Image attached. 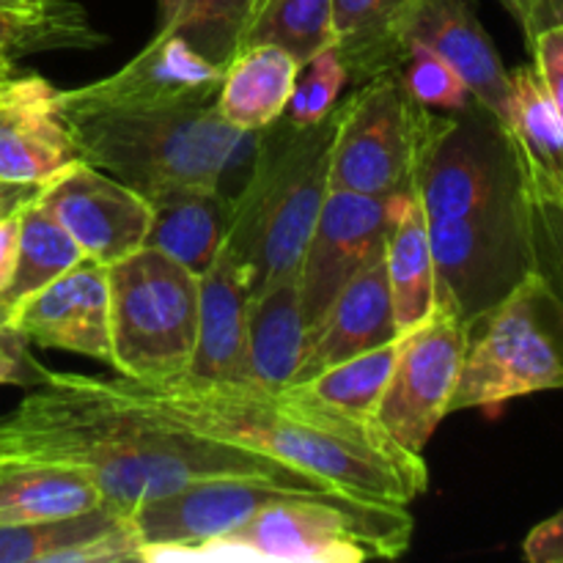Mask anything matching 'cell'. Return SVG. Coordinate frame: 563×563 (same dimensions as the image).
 Listing matches in <instances>:
<instances>
[{
	"label": "cell",
	"instance_id": "obj_1",
	"mask_svg": "<svg viewBox=\"0 0 563 563\" xmlns=\"http://www.w3.org/2000/svg\"><path fill=\"white\" fill-rule=\"evenodd\" d=\"M0 460L80 467L102 504L126 517L146 500L209 478H262L297 493L352 498L273 456L165 421L121 394L113 379L49 368L0 418Z\"/></svg>",
	"mask_w": 563,
	"mask_h": 563
},
{
	"label": "cell",
	"instance_id": "obj_2",
	"mask_svg": "<svg viewBox=\"0 0 563 563\" xmlns=\"http://www.w3.org/2000/svg\"><path fill=\"white\" fill-rule=\"evenodd\" d=\"M115 388L203 438L286 462L352 498L407 506L429 489L423 456L396 445L377 418H357L302 385L264 390L251 383H207L187 374L113 379Z\"/></svg>",
	"mask_w": 563,
	"mask_h": 563
},
{
	"label": "cell",
	"instance_id": "obj_3",
	"mask_svg": "<svg viewBox=\"0 0 563 563\" xmlns=\"http://www.w3.org/2000/svg\"><path fill=\"white\" fill-rule=\"evenodd\" d=\"M64 121L82 163L115 176L146 201L174 190L220 187L223 176L258 146V132L231 126L214 104Z\"/></svg>",
	"mask_w": 563,
	"mask_h": 563
},
{
	"label": "cell",
	"instance_id": "obj_4",
	"mask_svg": "<svg viewBox=\"0 0 563 563\" xmlns=\"http://www.w3.org/2000/svg\"><path fill=\"white\" fill-rule=\"evenodd\" d=\"M335 110L297 130L284 119L258 132L251 179L234 198L229 242L247 258L253 291L297 278L319 209L330 192Z\"/></svg>",
	"mask_w": 563,
	"mask_h": 563
},
{
	"label": "cell",
	"instance_id": "obj_5",
	"mask_svg": "<svg viewBox=\"0 0 563 563\" xmlns=\"http://www.w3.org/2000/svg\"><path fill=\"white\" fill-rule=\"evenodd\" d=\"M407 506L289 493L225 537L181 561L201 563H363L396 559L410 548Z\"/></svg>",
	"mask_w": 563,
	"mask_h": 563
},
{
	"label": "cell",
	"instance_id": "obj_6",
	"mask_svg": "<svg viewBox=\"0 0 563 563\" xmlns=\"http://www.w3.org/2000/svg\"><path fill=\"white\" fill-rule=\"evenodd\" d=\"M544 390H563V300L542 275L528 273L465 324L451 412L495 410Z\"/></svg>",
	"mask_w": 563,
	"mask_h": 563
},
{
	"label": "cell",
	"instance_id": "obj_7",
	"mask_svg": "<svg viewBox=\"0 0 563 563\" xmlns=\"http://www.w3.org/2000/svg\"><path fill=\"white\" fill-rule=\"evenodd\" d=\"M110 366L124 379L187 372L198 335V275L143 245L108 267Z\"/></svg>",
	"mask_w": 563,
	"mask_h": 563
},
{
	"label": "cell",
	"instance_id": "obj_8",
	"mask_svg": "<svg viewBox=\"0 0 563 563\" xmlns=\"http://www.w3.org/2000/svg\"><path fill=\"white\" fill-rule=\"evenodd\" d=\"M440 121L443 113L418 104L399 75H379L355 86L335 108L330 190L412 192Z\"/></svg>",
	"mask_w": 563,
	"mask_h": 563
},
{
	"label": "cell",
	"instance_id": "obj_9",
	"mask_svg": "<svg viewBox=\"0 0 563 563\" xmlns=\"http://www.w3.org/2000/svg\"><path fill=\"white\" fill-rule=\"evenodd\" d=\"M427 220H456L528 198L504 121L484 104L443 113L416 179Z\"/></svg>",
	"mask_w": 563,
	"mask_h": 563
},
{
	"label": "cell",
	"instance_id": "obj_10",
	"mask_svg": "<svg viewBox=\"0 0 563 563\" xmlns=\"http://www.w3.org/2000/svg\"><path fill=\"white\" fill-rule=\"evenodd\" d=\"M440 311L471 322L533 273L528 198L456 220H427Z\"/></svg>",
	"mask_w": 563,
	"mask_h": 563
},
{
	"label": "cell",
	"instance_id": "obj_11",
	"mask_svg": "<svg viewBox=\"0 0 563 563\" xmlns=\"http://www.w3.org/2000/svg\"><path fill=\"white\" fill-rule=\"evenodd\" d=\"M223 66L212 64L174 33H154L152 42L110 75L88 86L58 88L64 119L99 113H163L214 104Z\"/></svg>",
	"mask_w": 563,
	"mask_h": 563
},
{
	"label": "cell",
	"instance_id": "obj_12",
	"mask_svg": "<svg viewBox=\"0 0 563 563\" xmlns=\"http://www.w3.org/2000/svg\"><path fill=\"white\" fill-rule=\"evenodd\" d=\"M462 357L465 322L440 308L401 335L399 357L377 407V423L407 454L423 456L440 423L451 416Z\"/></svg>",
	"mask_w": 563,
	"mask_h": 563
},
{
	"label": "cell",
	"instance_id": "obj_13",
	"mask_svg": "<svg viewBox=\"0 0 563 563\" xmlns=\"http://www.w3.org/2000/svg\"><path fill=\"white\" fill-rule=\"evenodd\" d=\"M410 192L401 196H363L350 190L328 192L297 273L308 339L322 324L324 313L341 289L374 258L383 256L385 242Z\"/></svg>",
	"mask_w": 563,
	"mask_h": 563
},
{
	"label": "cell",
	"instance_id": "obj_14",
	"mask_svg": "<svg viewBox=\"0 0 563 563\" xmlns=\"http://www.w3.org/2000/svg\"><path fill=\"white\" fill-rule=\"evenodd\" d=\"M33 198L69 231L82 256L104 267L146 245L152 203L124 181L82 159L47 185L36 187Z\"/></svg>",
	"mask_w": 563,
	"mask_h": 563
},
{
	"label": "cell",
	"instance_id": "obj_15",
	"mask_svg": "<svg viewBox=\"0 0 563 563\" xmlns=\"http://www.w3.org/2000/svg\"><path fill=\"white\" fill-rule=\"evenodd\" d=\"M3 313L5 324L27 344L110 363L108 267L93 258H80L60 278Z\"/></svg>",
	"mask_w": 563,
	"mask_h": 563
},
{
	"label": "cell",
	"instance_id": "obj_16",
	"mask_svg": "<svg viewBox=\"0 0 563 563\" xmlns=\"http://www.w3.org/2000/svg\"><path fill=\"white\" fill-rule=\"evenodd\" d=\"M80 163L58 88L38 75L11 71L0 86V181L42 187Z\"/></svg>",
	"mask_w": 563,
	"mask_h": 563
},
{
	"label": "cell",
	"instance_id": "obj_17",
	"mask_svg": "<svg viewBox=\"0 0 563 563\" xmlns=\"http://www.w3.org/2000/svg\"><path fill=\"white\" fill-rule=\"evenodd\" d=\"M253 275L247 258L225 240L198 275V335L187 377L247 383V302Z\"/></svg>",
	"mask_w": 563,
	"mask_h": 563
},
{
	"label": "cell",
	"instance_id": "obj_18",
	"mask_svg": "<svg viewBox=\"0 0 563 563\" xmlns=\"http://www.w3.org/2000/svg\"><path fill=\"white\" fill-rule=\"evenodd\" d=\"M407 42H423L449 60L467 82L473 99L500 121L509 113L511 80L473 0H418L407 25Z\"/></svg>",
	"mask_w": 563,
	"mask_h": 563
},
{
	"label": "cell",
	"instance_id": "obj_19",
	"mask_svg": "<svg viewBox=\"0 0 563 563\" xmlns=\"http://www.w3.org/2000/svg\"><path fill=\"white\" fill-rule=\"evenodd\" d=\"M141 561L132 520L110 506L44 522H0V563Z\"/></svg>",
	"mask_w": 563,
	"mask_h": 563
},
{
	"label": "cell",
	"instance_id": "obj_20",
	"mask_svg": "<svg viewBox=\"0 0 563 563\" xmlns=\"http://www.w3.org/2000/svg\"><path fill=\"white\" fill-rule=\"evenodd\" d=\"M396 339H401V333L396 328L383 253L366 269H361L328 308L322 324L308 339L295 383H306L313 374L324 372L346 357L390 344Z\"/></svg>",
	"mask_w": 563,
	"mask_h": 563
},
{
	"label": "cell",
	"instance_id": "obj_21",
	"mask_svg": "<svg viewBox=\"0 0 563 563\" xmlns=\"http://www.w3.org/2000/svg\"><path fill=\"white\" fill-rule=\"evenodd\" d=\"M506 130L520 159L528 198L563 203V121L537 64L509 71Z\"/></svg>",
	"mask_w": 563,
	"mask_h": 563
},
{
	"label": "cell",
	"instance_id": "obj_22",
	"mask_svg": "<svg viewBox=\"0 0 563 563\" xmlns=\"http://www.w3.org/2000/svg\"><path fill=\"white\" fill-rule=\"evenodd\" d=\"M146 247L165 253L190 273L201 275L229 240L234 198L223 187L174 190L154 198Z\"/></svg>",
	"mask_w": 563,
	"mask_h": 563
},
{
	"label": "cell",
	"instance_id": "obj_23",
	"mask_svg": "<svg viewBox=\"0 0 563 563\" xmlns=\"http://www.w3.org/2000/svg\"><path fill=\"white\" fill-rule=\"evenodd\" d=\"M306 341L297 278L253 291L247 302V383L264 390L295 383Z\"/></svg>",
	"mask_w": 563,
	"mask_h": 563
},
{
	"label": "cell",
	"instance_id": "obj_24",
	"mask_svg": "<svg viewBox=\"0 0 563 563\" xmlns=\"http://www.w3.org/2000/svg\"><path fill=\"white\" fill-rule=\"evenodd\" d=\"M300 64L275 44H247L223 66L214 108L236 130L264 132L286 113Z\"/></svg>",
	"mask_w": 563,
	"mask_h": 563
},
{
	"label": "cell",
	"instance_id": "obj_25",
	"mask_svg": "<svg viewBox=\"0 0 563 563\" xmlns=\"http://www.w3.org/2000/svg\"><path fill=\"white\" fill-rule=\"evenodd\" d=\"M416 5L418 0H333L335 49L352 86L399 71Z\"/></svg>",
	"mask_w": 563,
	"mask_h": 563
},
{
	"label": "cell",
	"instance_id": "obj_26",
	"mask_svg": "<svg viewBox=\"0 0 563 563\" xmlns=\"http://www.w3.org/2000/svg\"><path fill=\"white\" fill-rule=\"evenodd\" d=\"M99 506L102 493L80 467L5 462L0 471V522L66 520Z\"/></svg>",
	"mask_w": 563,
	"mask_h": 563
},
{
	"label": "cell",
	"instance_id": "obj_27",
	"mask_svg": "<svg viewBox=\"0 0 563 563\" xmlns=\"http://www.w3.org/2000/svg\"><path fill=\"white\" fill-rule=\"evenodd\" d=\"M385 273L399 333H410L427 322L438 308L434 297V262L429 245V223L416 190L407 198L385 242Z\"/></svg>",
	"mask_w": 563,
	"mask_h": 563
},
{
	"label": "cell",
	"instance_id": "obj_28",
	"mask_svg": "<svg viewBox=\"0 0 563 563\" xmlns=\"http://www.w3.org/2000/svg\"><path fill=\"white\" fill-rule=\"evenodd\" d=\"M36 196V192H33ZM27 198L20 209V247H16V267L11 275L9 289L0 297V311H9L16 302L44 289L55 278L75 267L82 256L80 245L69 236V231L49 218L36 198Z\"/></svg>",
	"mask_w": 563,
	"mask_h": 563
},
{
	"label": "cell",
	"instance_id": "obj_29",
	"mask_svg": "<svg viewBox=\"0 0 563 563\" xmlns=\"http://www.w3.org/2000/svg\"><path fill=\"white\" fill-rule=\"evenodd\" d=\"M275 44L297 64L333 47V0H258L242 31L240 47Z\"/></svg>",
	"mask_w": 563,
	"mask_h": 563
},
{
	"label": "cell",
	"instance_id": "obj_30",
	"mask_svg": "<svg viewBox=\"0 0 563 563\" xmlns=\"http://www.w3.org/2000/svg\"><path fill=\"white\" fill-rule=\"evenodd\" d=\"M399 346L401 339L383 346H374V350L361 352L355 357H346V361L313 374L306 383L295 385H302V388H308L322 401H328V405L339 407L344 412H352V416L377 418L379 399H383L385 385H388L390 372L396 366Z\"/></svg>",
	"mask_w": 563,
	"mask_h": 563
},
{
	"label": "cell",
	"instance_id": "obj_31",
	"mask_svg": "<svg viewBox=\"0 0 563 563\" xmlns=\"http://www.w3.org/2000/svg\"><path fill=\"white\" fill-rule=\"evenodd\" d=\"M258 0H181L176 14L157 27L190 42L212 64L225 66L240 49L242 31Z\"/></svg>",
	"mask_w": 563,
	"mask_h": 563
},
{
	"label": "cell",
	"instance_id": "obj_32",
	"mask_svg": "<svg viewBox=\"0 0 563 563\" xmlns=\"http://www.w3.org/2000/svg\"><path fill=\"white\" fill-rule=\"evenodd\" d=\"M346 86H350V71H346L344 58L333 44V47L322 49L311 60L300 64L295 91H291L286 113L280 119L297 130L319 124L339 108Z\"/></svg>",
	"mask_w": 563,
	"mask_h": 563
},
{
	"label": "cell",
	"instance_id": "obj_33",
	"mask_svg": "<svg viewBox=\"0 0 563 563\" xmlns=\"http://www.w3.org/2000/svg\"><path fill=\"white\" fill-rule=\"evenodd\" d=\"M399 80L418 104L440 113H456L476 102L467 82L456 75L454 66L440 58L423 42H407L405 60L399 66Z\"/></svg>",
	"mask_w": 563,
	"mask_h": 563
},
{
	"label": "cell",
	"instance_id": "obj_34",
	"mask_svg": "<svg viewBox=\"0 0 563 563\" xmlns=\"http://www.w3.org/2000/svg\"><path fill=\"white\" fill-rule=\"evenodd\" d=\"M533 273L542 275L563 300V203L528 198Z\"/></svg>",
	"mask_w": 563,
	"mask_h": 563
},
{
	"label": "cell",
	"instance_id": "obj_35",
	"mask_svg": "<svg viewBox=\"0 0 563 563\" xmlns=\"http://www.w3.org/2000/svg\"><path fill=\"white\" fill-rule=\"evenodd\" d=\"M47 374L42 363L33 361L27 352V341L5 324V313L0 311V385H22L33 388Z\"/></svg>",
	"mask_w": 563,
	"mask_h": 563
},
{
	"label": "cell",
	"instance_id": "obj_36",
	"mask_svg": "<svg viewBox=\"0 0 563 563\" xmlns=\"http://www.w3.org/2000/svg\"><path fill=\"white\" fill-rule=\"evenodd\" d=\"M528 47L563 121V22L539 31Z\"/></svg>",
	"mask_w": 563,
	"mask_h": 563
},
{
	"label": "cell",
	"instance_id": "obj_37",
	"mask_svg": "<svg viewBox=\"0 0 563 563\" xmlns=\"http://www.w3.org/2000/svg\"><path fill=\"white\" fill-rule=\"evenodd\" d=\"M506 9V14L517 22L526 42L531 44L533 36L544 27L561 22V3L563 0H498Z\"/></svg>",
	"mask_w": 563,
	"mask_h": 563
},
{
	"label": "cell",
	"instance_id": "obj_38",
	"mask_svg": "<svg viewBox=\"0 0 563 563\" xmlns=\"http://www.w3.org/2000/svg\"><path fill=\"white\" fill-rule=\"evenodd\" d=\"M522 555L531 563H563V511L539 522L522 542Z\"/></svg>",
	"mask_w": 563,
	"mask_h": 563
},
{
	"label": "cell",
	"instance_id": "obj_39",
	"mask_svg": "<svg viewBox=\"0 0 563 563\" xmlns=\"http://www.w3.org/2000/svg\"><path fill=\"white\" fill-rule=\"evenodd\" d=\"M22 209V207H20ZM20 209L0 220V297L9 289L16 267V247H20Z\"/></svg>",
	"mask_w": 563,
	"mask_h": 563
},
{
	"label": "cell",
	"instance_id": "obj_40",
	"mask_svg": "<svg viewBox=\"0 0 563 563\" xmlns=\"http://www.w3.org/2000/svg\"><path fill=\"white\" fill-rule=\"evenodd\" d=\"M69 0H0L3 11H20V14H47V11H58Z\"/></svg>",
	"mask_w": 563,
	"mask_h": 563
},
{
	"label": "cell",
	"instance_id": "obj_41",
	"mask_svg": "<svg viewBox=\"0 0 563 563\" xmlns=\"http://www.w3.org/2000/svg\"><path fill=\"white\" fill-rule=\"evenodd\" d=\"M181 5V0H157V27H163L170 16L176 14V9Z\"/></svg>",
	"mask_w": 563,
	"mask_h": 563
},
{
	"label": "cell",
	"instance_id": "obj_42",
	"mask_svg": "<svg viewBox=\"0 0 563 563\" xmlns=\"http://www.w3.org/2000/svg\"><path fill=\"white\" fill-rule=\"evenodd\" d=\"M11 71H14V66H5V69H0V86H3V82H5V77H9Z\"/></svg>",
	"mask_w": 563,
	"mask_h": 563
},
{
	"label": "cell",
	"instance_id": "obj_43",
	"mask_svg": "<svg viewBox=\"0 0 563 563\" xmlns=\"http://www.w3.org/2000/svg\"><path fill=\"white\" fill-rule=\"evenodd\" d=\"M5 66H11V55H0V69H5Z\"/></svg>",
	"mask_w": 563,
	"mask_h": 563
},
{
	"label": "cell",
	"instance_id": "obj_44",
	"mask_svg": "<svg viewBox=\"0 0 563 563\" xmlns=\"http://www.w3.org/2000/svg\"><path fill=\"white\" fill-rule=\"evenodd\" d=\"M3 465H5V460H0V471H3Z\"/></svg>",
	"mask_w": 563,
	"mask_h": 563
},
{
	"label": "cell",
	"instance_id": "obj_45",
	"mask_svg": "<svg viewBox=\"0 0 563 563\" xmlns=\"http://www.w3.org/2000/svg\"><path fill=\"white\" fill-rule=\"evenodd\" d=\"M256 5H258V3H256ZM253 11H256V9H253Z\"/></svg>",
	"mask_w": 563,
	"mask_h": 563
}]
</instances>
